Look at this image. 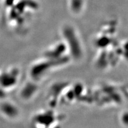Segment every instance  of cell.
I'll list each match as a JSON object with an SVG mask.
<instances>
[{
  "label": "cell",
  "instance_id": "1",
  "mask_svg": "<svg viewBox=\"0 0 128 128\" xmlns=\"http://www.w3.org/2000/svg\"><path fill=\"white\" fill-rule=\"evenodd\" d=\"M53 114V113H52ZM52 114L50 112L49 113H40L38 115H37L36 118H34V124H39L42 126L43 124L44 126H48L49 124H50L54 122V119L55 117L53 116Z\"/></svg>",
  "mask_w": 128,
  "mask_h": 128
},
{
  "label": "cell",
  "instance_id": "2",
  "mask_svg": "<svg viewBox=\"0 0 128 128\" xmlns=\"http://www.w3.org/2000/svg\"><path fill=\"white\" fill-rule=\"evenodd\" d=\"M58 128V127H57V128Z\"/></svg>",
  "mask_w": 128,
  "mask_h": 128
}]
</instances>
